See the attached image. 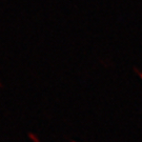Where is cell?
Returning a JSON list of instances; mask_svg holds the SVG:
<instances>
[{
	"mask_svg": "<svg viewBox=\"0 0 142 142\" xmlns=\"http://www.w3.org/2000/svg\"><path fill=\"white\" fill-rule=\"evenodd\" d=\"M72 142H75V141H72Z\"/></svg>",
	"mask_w": 142,
	"mask_h": 142,
	"instance_id": "cell-4",
	"label": "cell"
},
{
	"mask_svg": "<svg viewBox=\"0 0 142 142\" xmlns=\"http://www.w3.org/2000/svg\"><path fill=\"white\" fill-rule=\"evenodd\" d=\"M134 70H135V72H137L138 73V75H139V77L142 79V72H140V70L137 68V67H134Z\"/></svg>",
	"mask_w": 142,
	"mask_h": 142,
	"instance_id": "cell-2",
	"label": "cell"
},
{
	"mask_svg": "<svg viewBox=\"0 0 142 142\" xmlns=\"http://www.w3.org/2000/svg\"><path fill=\"white\" fill-rule=\"evenodd\" d=\"M0 87H2V84H1V83H0Z\"/></svg>",
	"mask_w": 142,
	"mask_h": 142,
	"instance_id": "cell-3",
	"label": "cell"
},
{
	"mask_svg": "<svg viewBox=\"0 0 142 142\" xmlns=\"http://www.w3.org/2000/svg\"><path fill=\"white\" fill-rule=\"evenodd\" d=\"M28 137H29V139L33 142H40V140L38 139V137L35 135V134H33V133H28Z\"/></svg>",
	"mask_w": 142,
	"mask_h": 142,
	"instance_id": "cell-1",
	"label": "cell"
}]
</instances>
